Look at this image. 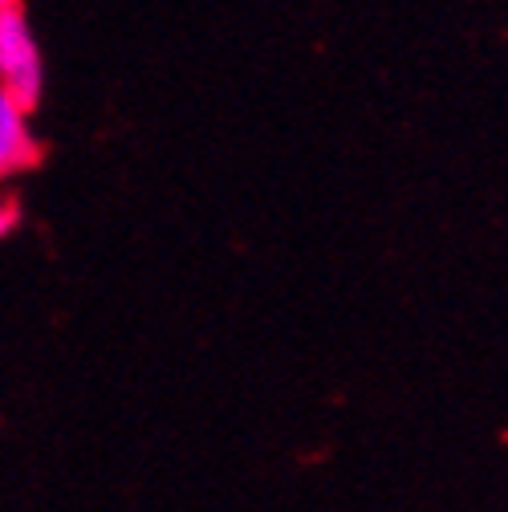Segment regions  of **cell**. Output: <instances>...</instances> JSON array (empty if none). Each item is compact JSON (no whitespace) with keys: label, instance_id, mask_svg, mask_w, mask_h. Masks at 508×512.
I'll list each match as a JSON object with an SVG mask.
<instances>
[{"label":"cell","instance_id":"1","mask_svg":"<svg viewBox=\"0 0 508 512\" xmlns=\"http://www.w3.org/2000/svg\"><path fill=\"white\" fill-rule=\"evenodd\" d=\"M0 86L37 110L45 90V57L21 0H0Z\"/></svg>","mask_w":508,"mask_h":512},{"label":"cell","instance_id":"3","mask_svg":"<svg viewBox=\"0 0 508 512\" xmlns=\"http://www.w3.org/2000/svg\"><path fill=\"white\" fill-rule=\"evenodd\" d=\"M9 228H13V212L0 208V232H9Z\"/></svg>","mask_w":508,"mask_h":512},{"label":"cell","instance_id":"2","mask_svg":"<svg viewBox=\"0 0 508 512\" xmlns=\"http://www.w3.org/2000/svg\"><path fill=\"white\" fill-rule=\"evenodd\" d=\"M37 163V139L29 131V106L0 86V183Z\"/></svg>","mask_w":508,"mask_h":512}]
</instances>
